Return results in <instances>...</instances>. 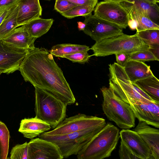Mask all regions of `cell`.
<instances>
[{
    "instance_id": "cell-7",
    "label": "cell",
    "mask_w": 159,
    "mask_h": 159,
    "mask_svg": "<svg viewBox=\"0 0 159 159\" xmlns=\"http://www.w3.org/2000/svg\"><path fill=\"white\" fill-rule=\"evenodd\" d=\"M103 128L98 127L58 135L41 134L39 138L52 142L59 149L64 158L77 155Z\"/></svg>"
},
{
    "instance_id": "cell-29",
    "label": "cell",
    "mask_w": 159,
    "mask_h": 159,
    "mask_svg": "<svg viewBox=\"0 0 159 159\" xmlns=\"http://www.w3.org/2000/svg\"><path fill=\"white\" fill-rule=\"evenodd\" d=\"M10 157L11 159H28V143L17 144L13 147Z\"/></svg>"
},
{
    "instance_id": "cell-35",
    "label": "cell",
    "mask_w": 159,
    "mask_h": 159,
    "mask_svg": "<svg viewBox=\"0 0 159 159\" xmlns=\"http://www.w3.org/2000/svg\"><path fill=\"white\" fill-rule=\"evenodd\" d=\"M18 0L15 2L5 6L2 7L0 8V25L7 16L11 8L16 3Z\"/></svg>"
},
{
    "instance_id": "cell-34",
    "label": "cell",
    "mask_w": 159,
    "mask_h": 159,
    "mask_svg": "<svg viewBox=\"0 0 159 159\" xmlns=\"http://www.w3.org/2000/svg\"><path fill=\"white\" fill-rule=\"evenodd\" d=\"M77 5L94 7L98 3V0H69Z\"/></svg>"
},
{
    "instance_id": "cell-15",
    "label": "cell",
    "mask_w": 159,
    "mask_h": 159,
    "mask_svg": "<svg viewBox=\"0 0 159 159\" xmlns=\"http://www.w3.org/2000/svg\"><path fill=\"white\" fill-rule=\"evenodd\" d=\"M36 39L31 36L23 25L14 29L1 40L14 48L30 50L35 48L34 42Z\"/></svg>"
},
{
    "instance_id": "cell-30",
    "label": "cell",
    "mask_w": 159,
    "mask_h": 159,
    "mask_svg": "<svg viewBox=\"0 0 159 159\" xmlns=\"http://www.w3.org/2000/svg\"><path fill=\"white\" fill-rule=\"evenodd\" d=\"M130 60L143 62L152 61H159V59L157 58L148 49L137 52L129 55L128 61Z\"/></svg>"
},
{
    "instance_id": "cell-9",
    "label": "cell",
    "mask_w": 159,
    "mask_h": 159,
    "mask_svg": "<svg viewBox=\"0 0 159 159\" xmlns=\"http://www.w3.org/2000/svg\"><path fill=\"white\" fill-rule=\"evenodd\" d=\"M83 22L85 27L83 31L95 42L123 33L121 27L94 15L85 17Z\"/></svg>"
},
{
    "instance_id": "cell-17",
    "label": "cell",
    "mask_w": 159,
    "mask_h": 159,
    "mask_svg": "<svg viewBox=\"0 0 159 159\" xmlns=\"http://www.w3.org/2000/svg\"><path fill=\"white\" fill-rule=\"evenodd\" d=\"M133 130L137 133L151 151L156 159H159V130L153 128L144 122L139 121Z\"/></svg>"
},
{
    "instance_id": "cell-39",
    "label": "cell",
    "mask_w": 159,
    "mask_h": 159,
    "mask_svg": "<svg viewBox=\"0 0 159 159\" xmlns=\"http://www.w3.org/2000/svg\"><path fill=\"white\" fill-rule=\"evenodd\" d=\"M16 1L17 0H0V7L11 4Z\"/></svg>"
},
{
    "instance_id": "cell-5",
    "label": "cell",
    "mask_w": 159,
    "mask_h": 159,
    "mask_svg": "<svg viewBox=\"0 0 159 159\" xmlns=\"http://www.w3.org/2000/svg\"><path fill=\"white\" fill-rule=\"evenodd\" d=\"M101 90L103 97L102 109L107 118L123 129L134 127L135 117L129 105L109 87L103 86Z\"/></svg>"
},
{
    "instance_id": "cell-33",
    "label": "cell",
    "mask_w": 159,
    "mask_h": 159,
    "mask_svg": "<svg viewBox=\"0 0 159 159\" xmlns=\"http://www.w3.org/2000/svg\"><path fill=\"white\" fill-rule=\"evenodd\" d=\"M119 153L120 159H143L133 155L121 141L119 147ZM147 159H156L152 155Z\"/></svg>"
},
{
    "instance_id": "cell-40",
    "label": "cell",
    "mask_w": 159,
    "mask_h": 159,
    "mask_svg": "<svg viewBox=\"0 0 159 159\" xmlns=\"http://www.w3.org/2000/svg\"><path fill=\"white\" fill-rule=\"evenodd\" d=\"M78 27L80 30L83 31L85 27V24L82 22L79 21L77 22Z\"/></svg>"
},
{
    "instance_id": "cell-1",
    "label": "cell",
    "mask_w": 159,
    "mask_h": 159,
    "mask_svg": "<svg viewBox=\"0 0 159 159\" xmlns=\"http://www.w3.org/2000/svg\"><path fill=\"white\" fill-rule=\"evenodd\" d=\"M19 70L25 81L34 87L49 92L67 105L75 102V98L62 71L45 48L29 50Z\"/></svg>"
},
{
    "instance_id": "cell-18",
    "label": "cell",
    "mask_w": 159,
    "mask_h": 159,
    "mask_svg": "<svg viewBox=\"0 0 159 159\" xmlns=\"http://www.w3.org/2000/svg\"><path fill=\"white\" fill-rule=\"evenodd\" d=\"M120 4L126 10L139 12L151 17H158L159 7L156 0H118Z\"/></svg>"
},
{
    "instance_id": "cell-3",
    "label": "cell",
    "mask_w": 159,
    "mask_h": 159,
    "mask_svg": "<svg viewBox=\"0 0 159 159\" xmlns=\"http://www.w3.org/2000/svg\"><path fill=\"white\" fill-rule=\"evenodd\" d=\"M119 129L111 123L95 135L77 154L78 159H103L111 155L120 138Z\"/></svg>"
},
{
    "instance_id": "cell-12",
    "label": "cell",
    "mask_w": 159,
    "mask_h": 159,
    "mask_svg": "<svg viewBox=\"0 0 159 159\" xmlns=\"http://www.w3.org/2000/svg\"><path fill=\"white\" fill-rule=\"evenodd\" d=\"M127 104L130 106L135 118L139 121L159 128V102L133 100L129 101Z\"/></svg>"
},
{
    "instance_id": "cell-23",
    "label": "cell",
    "mask_w": 159,
    "mask_h": 159,
    "mask_svg": "<svg viewBox=\"0 0 159 159\" xmlns=\"http://www.w3.org/2000/svg\"><path fill=\"white\" fill-rule=\"evenodd\" d=\"M18 0L11 8L7 16L0 25V39L7 35L13 30L18 27L17 15L18 11Z\"/></svg>"
},
{
    "instance_id": "cell-38",
    "label": "cell",
    "mask_w": 159,
    "mask_h": 159,
    "mask_svg": "<svg viewBox=\"0 0 159 159\" xmlns=\"http://www.w3.org/2000/svg\"><path fill=\"white\" fill-rule=\"evenodd\" d=\"M149 49L158 59L159 58V45L150 46Z\"/></svg>"
},
{
    "instance_id": "cell-10",
    "label": "cell",
    "mask_w": 159,
    "mask_h": 159,
    "mask_svg": "<svg viewBox=\"0 0 159 159\" xmlns=\"http://www.w3.org/2000/svg\"><path fill=\"white\" fill-rule=\"evenodd\" d=\"M94 15L122 29L128 26V13L118 0H106L98 3L94 10Z\"/></svg>"
},
{
    "instance_id": "cell-22",
    "label": "cell",
    "mask_w": 159,
    "mask_h": 159,
    "mask_svg": "<svg viewBox=\"0 0 159 159\" xmlns=\"http://www.w3.org/2000/svg\"><path fill=\"white\" fill-rule=\"evenodd\" d=\"M53 21V19H45L39 17L24 26L31 36L37 39L46 34L49 31Z\"/></svg>"
},
{
    "instance_id": "cell-2",
    "label": "cell",
    "mask_w": 159,
    "mask_h": 159,
    "mask_svg": "<svg viewBox=\"0 0 159 159\" xmlns=\"http://www.w3.org/2000/svg\"><path fill=\"white\" fill-rule=\"evenodd\" d=\"M150 46L139 38L136 33L129 35L123 33L96 42L90 48L91 57H105L124 53L129 55L149 49Z\"/></svg>"
},
{
    "instance_id": "cell-37",
    "label": "cell",
    "mask_w": 159,
    "mask_h": 159,
    "mask_svg": "<svg viewBox=\"0 0 159 159\" xmlns=\"http://www.w3.org/2000/svg\"><path fill=\"white\" fill-rule=\"evenodd\" d=\"M128 26L132 30H137L138 24L137 21L132 19H129L128 23Z\"/></svg>"
},
{
    "instance_id": "cell-14",
    "label": "cell",
    "mask_w": 159,
    "mask_h": 159,
    "mask_svg": "<svg viewBox=\"0 0 159 159\" xmlns=\"http://www.w3.org/2000/svg\"><path fill=\"white\" fill-rule=\"evenodd\" d=\"M119 133L121 141L134 155L143 159H147L152 155L150 149L135 131L123 129Z\"/></svg>"
},
{
    "instance_id": "cell-42",
    "label": "cell",
    "mask_w": 159,
    "mask_h": 159,
    "mask_svg": "<svg viewBox=\"0 0 159 159\" xmlns=\"http://www.w3.org/2000/svg\"><path fill=\"white\" fill-rule=\"evenodd\" d=\"M2 72L0 71V75L2 73Z\"/></svg>"
},
{
    "instance_id": "cell-25",
    "label": "cell",
    "mask_w": 159,
    "mask_h": 159,
    "mask_svg": "<svg viewBox=\"0 0 159 159\" xmlns=\"http://www.w3.org/2000/svg\"><path fill=\"white\" fill-rule=\"evenodd\" d=\"M129 19L135 20L138 24L137 31L147 29L159 30L158 25L154 22L150 18L139 12L130 10H126Z\"/></svg>"
},
{
    "instance_id": "cell-16",
    "label": "cell",
    "mask_w": 159,
    "mask_h": 159,
    "mask_svg": "<svg viewBox=\"0 0 159 159\" xmlns=\"http://www.w3.org/2000/svg\"><path fill=\"white\" fill-rule=\"evenodd\" d=\"M17 23L23 26L40 17L42 9L38 0H19Z\"/></svg>"
},
{
    "instance_id": "cell-27",
    "label": "cell",
    "mask_w": 159,
    "mask_h": 159,
    "mask_svg": "<svg viewBox=\"0 0 159 159\" xmlns=\"http://www.w3.org/2000/svg\"><path fill=\"white\" fill-rule=\"evenodd\" d=\"M136 33L149 46L159 45V30L147 29L136 32Z\"/></svg>"
},
{
    "instance_id": "cell-32",
    "label": "cell",
    "mask_w": 159,
    "mask_h": 159,
    "mask_svg": "<svg viewBox=\"0 0 159 159\" xmlns=\"http://www.w3.org/2000/svg\"><path fill=\"white\" fill-rule=\"evenodd\" d=\"M77 6L69 0H56L55 1L54 10L61 14Z\"/></svg>"
},
{
    "instance_id": "cell-4",
    "label": "cell",
    "mask_w": 159,
    "mask_h": 159,
    "mask_svg": "<svg viewBox=\"0 0 159 159\" xmlns=\"http://www.w3.org/2000/svg\"><path fill=\"white\" fill-rule=\"evenodd\" d=\"M34 88L35 117L54 129L65 118L67 105L49 92Z\"/></svg>"
},
{
    "instance_id": "cell-41",
    "label": "cell",
    "mask_w": 159,
    "mask_h": 159,
    "mask_svg": "<svg viewBox=\"0 0 159 159\" xmlns=\"http://www.w3.org/2000/svg\"><path fill=\"white\" fill-rule=\"evenodd\" d=\"M6 159H11L10 157H7Z\"/></svg>"
},
{
    "instance_id": "cell-31",
    "label": "cell",
    "mask_w": 159,
    "mask_h": 159,
    "mask_svg": "<svg viewBox=\"0 0 159 159\" xmlns=\"http://www.w3.org/2000/svg\"><path fill=\"white\" fill-rule=\"evenodd\" d=\"M91 57L88 52H79L65 56L63 58L68 59L73 62L84 64L88 61Z\"/></svg>"
},
{
    "instance_id": "cell-19",
    "label": "cell",
    "mask_w": 159,
    "mask_h": 159,
    "mask_svg": "<svg viewBox=\"0 0 159 159\" xmlns=\"http://www.w3.org/2000/svg\"><path fill=\"white\" fill-rule=\"evenodd\" d=\"M51 128L48 123L35 117L21 120L18 131L25 137L31 139L50 130Z\"/></svg>"
},
{
    "instance_id": "cell-21",
    "label": "cell",
    "mask_w": 159,
    "mask_h": 159,
    "mask_svg": "<svg viewBox=\"0 0 159 159\" xmlns=\"http://www.w3.org/2000/svg\"><path fill=\"white\" fill-rule=\"evenodd\" d=\"M134 83L152 100L159 102V80L154 75Z\"/></svg>"
},
{
    "instance_id": "cell-8",
    "label": "cell",
    "mask_w": 159,
    "mask_h": 159,
    "mask_svg": "<svg viewBox=\"0 0 159 159\" xmlns=\"http://www.w3.org/2000/svg\"><path fill=\"white\" fill-rule=\"evenodd\" d=\"M106 124L105 120L102 118L79 114L65 118L53 129L42 134L48 136L63 135L91 128H104Z\"/></svg>"
},
{
    "instance_id": "cell-11",
    "label": "cell",
    "mask_w": 159,
    "mask_h": 159,
    "mask_svg": "<svg viewBox=\"0 0 159 159\" xmlns=\"http://www.w3.org/2000/svg\"><path fill=\"white\" fill-rule=\"evenodd\" d=\"M29 51L14 48L0 39V71L9 74L19 70Z\"/></svg>"
},
{
    "instance_id": "cell-28",
    "label": "cell",
    "mask_w": 159,
    "mask_h": 159,
    "mask_svg": "<svg viewBox=\"0 0 159 159\" xmlns=\"http://www.w3.org/2000/svg\"><path fill=\"white\" fill-rule=\"evenodd\" d=\"M95 7L82 5H77L61 15L68 19H72L82 16L84 17L91 15Z\"/></svg>"
},
{
    "instance_id": "cell-26",
    "label": "cell",
    "mask_w": 159,
    "mask_h": 159,
    "mask_svg": "<svg viewBox=\"0 0 159 159\" xmlns=\"http://www.w3.org/2000/svg\"><path fill=\"white\" fill-rule=\"evenodd\" d=\"M10 138L7 127L0 121V159H6L7 157Z\"/></svg>"
},
{
    "instance_id": "cell-20",
    "label": "cell",
    "mask_w": 159,
    "mask_h": 159,
    "mask_svg": "<svg viewBox=\"0 0 159 159\" xmlns=\"http://www.w3.org/2000/svg\"><path fill=\"white\" fill-rule=\"evenodd\" d=\"M123 67L128 78L132 83L154 75L150 66L142 61H128Z\"/></svg>"
},
{
    "instance_id": "cell-6",
    "label": "cell",
    "mask_w": 159,
    "mask_h": 159,
    "mask_svg": "<svg viewBox=\"0 0 159 159\" xmlns=\"http://www.w3.org/2000/svg\"><path fill=\"white\" fill-rule=\"evenodd\" d=\"M108 66L109 87L125 102L127 103L133 100L143 102L154 101L134 83L130 81L123 67L116 62Z\"/></svg>"
},
{
    "instance_id": "cell-13",
    "label": "cell",
    "mask_w": 159,
    "mask_h": 159,
    "mask_svg": "<svg viewBox=\"0 0 159 159\" xmlns=\"http://www.w3.org/2000/svg\"><path fill=\"white\" fill-rule=\"evenodd\" d=\"M28 159H63L64 157L54 143L39 138L28 143Z\"/></svg>"
},
{
    "instance_id": "cell-36",
    "label": "cell",
    "mask_w": 159,
    "mask_h": 159,
    "mask_svg": "<svg viewBox=\"0 0 159 159\" xmlns=\"http://www.w3.org/2000/svg\"><path fill=\"white\" fill-rule=\"evenodd\" d=\"M116 56V63L119 65L124 67L125 63L128 61L129 55L124 53L117 54Z\"/></svg>"
},
{
    "instance_id": "cell-24",
    "label": "cell",
    "mask_w": 159,
    "mask_h": 159,
    "mask_svg": "<svg viewBox=\"0 0 159 159\" xmlns=\"http://www.w3.org/2000/svg\"><path fill=\"white\" fill-rule=\"evenodd\" d=\"M89 47L85 45L63 43L55 45L52 47L49 52L52 55L63 58L66 55L79 52H88Z\"/></svg>"
}]
</instances>
